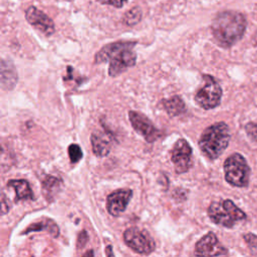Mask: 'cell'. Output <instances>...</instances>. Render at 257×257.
Masks as SVG:
<instances>
[{"label":"cell","mask_w":257,"mask_h":257,"mask_svg":"<svg viewBox=\"0 0 257 257\" xmlns=\"http://www.w3.org/2000/svg\"><path fill=\"white\" fill-rule=\"evenodd\" d=\"M247 26L245 16L238 11H223L214 18L211 30L218 45L228 48L238 42L244 35Z\"/></svg>","instance_id":"1"},{"label":"cell","mask_w":257,"mask_h":257,"mask_svg":"<svg viewBox=\"0 0 257 257\" xmlns=\"http://www.w3.org/2000/svg\"><path fill=\"white\" fill-rule=\"evenodd\" d=\"M135 45V41L109 43L95 54L94 62L101 63L109 61L108 74L110 76H117L135 65L137 60V54L133 50Z\"/></svg>","instance_id":"2"},{"label":"cell","mask_w":257,"mask_h":257,"mask_svg":"<svg viewBox=\"0 0 257 257\" xmlns=\"http://www.w3.org/2000/svg\"><path fill=\"white\" fill-rule=\"evenodd\" d=\"M230 130L227 123L220 121L208 126L199 140V147L210 160L219 158L230 142Z\"/></svg>","instance_id":"3"},{"label":"cell","mask_w":257,"mask_h":257,"mask_svg":"<svg viewBox=\"0 0 257 257\" xmlns=\"http://www.w3.org/2000/svg\"><path fill=\"white\" fill-rule=\"evenodd\" d=\"M208 215L212 222L226 228H232L247 218V215L229 199L211 203L208 208Z\"/></svg>","instance_id":"4"},{"label":"cell","mask_w":257,"mask_h":257,"mask_svg":"<svg viewBox=\"0 0 257 257\" xmlns=\"http://www.w3.org/2000/svg\"><path fill=\"white\" fill-rule=\"evenodd\" d=\"M226 181L234 187H247L250 178V168L245 158L235 153L229 156L224 163Z\"/></svg>","instance_id":"5"},{"label":"cell","mask_w":257,"mask_h":257,"mask_svg":"<svg viewBox=\"0 0 257 257\" xmlns=\"http://www.w3.org/2000/svg\"><path fill=\"white\" fill-rule=\"evenodd\" d=\"M205 84L198 90L195 101L204 109H212L218 106L222 98V88L218 81L211 75H204Z\"/></svg>","instance_id":"6"},{"label":"cell","mask_w":257,"mask_h":257,"mask_svg":"<svg viewBox=\"0 0 257 257\" xmlns=\"http://www.w3.org/2000/svg\"><path fill=\"white\" fill-rule=\"evenodd\" d=\"M125 244L139 254H150L156 248L154 239L146 230L133 227L128 228L123 233Z\"/></svg>","instance_id":"7"},{"label":"cell","mask_w":257,"mask_h":257,"mask_svg":"<svg viewBox=\"0 0 257 257\" xmlns=\"http://www.w3.org/2000/svg\"><path fill=\"white\" fill-rule=\"evenodd\" d=\"M128 117L134 130L139 135L144 137L147 142L154 143L160 138V131L151 122V120L146 115L135 110H130Z\"/></svg>","instance_id":"8"},{"label":"cell","mask_w":257,"mask_h":257,"mask_svg":"<svg viewBox=\"0 0 257 257\" xmlns=\"http://www.w3.org/2000/svg\"><path fill=\"white\" fill-rule=\"evenodd\" d=\"M191 156H192V148L189 143L180 139L174 145L172 150V162L175 166V171L178 174H183L187 172L191 167Z\"/></svg>","instance_id":"9"},{"label":"cell","mask_w":257,"mask_h":257,"mask_svg":"<svg viewBox=\"0 0 257 257\" xmlns=\"http://www.w3.org/2000/svg\"><path fill=\"white\" fill-rule=\"evenodd\" d=\"M195 248L196 255L219 256L228 254V250L219 242L217 236L213 232H209L202 237L196 243Z\"/></svg>","instance_id":"10"},{"label":"cell","mask_w":257,"mask_h":257,"mask_svg":"<svg viewBox=\"0 0 257 257\" xmlns=\"http://www.w3.org/2000/svg\"><path fill=\"white\" fill-rule=\"evenodd\" d=\"M27 21L40 32L46 36H50L54 33V23L50 17H48L44 12L37 9L36 7L30 6L25 13Z\"/></svg>","instance_id":"11"},{"label":"cell","mask_w":257,"mask_h":257,"mask_svg":"<svg viewBox=\"0 0 257 257\" xmlns=\"http://www.w3.org/2000/svg\"><path fill=\"white\" fill-rule=\"evenodd\" d=\"M133 197V191L130 189H119L107 196L106 199V209L108 213L113 216H119L128 205Z\"/></svg>","instance_id":"12"},{"label":"cell","mask_w":257,"mask_h":257,"mask_svg":"<svg viewBox=\"0 0 257 257\" xmlns=\"http://www.w3.org/2000/svg\"><path fill=\"white\" fill-rule=\"evenodd\" d=\"M92 151L97 157H104L108 155L110 151V142L109 139L99 132H94L90 137Z\"/></svg>","instance_id":"13"},{"label":"cell","mask_w":257,"mask_h":257,"mask_svg":"<svg viewBox=\"0 0 257 257\" xmlns=\"http://www.w3.org/2000/svg\"><path fill=\"white\" fill-rule=\"evenodd\" d=\"M17 72L12 63L2 61L1 65V85L3 89H12L17 83Z\"/></svg>","instance_id":"14"},{"label":"cell","mask_w":257,"mask_h":257,"mask_svg":"<svg viewBox=\"0 0 257 257\" xmlns=\"http://www.w3.org/2000/svg\"><path fill=\"white\" fill-rule=\"evenodd\" d=\"M7 186L14 189L16 193V201L34 199L33 192L30 188L29 183L26 180H11L7 183Z\"/></svg>","instance_id":"15"},{"label":"cell","mask_w":257,"mask_h":257,"mask_svg":"<svg viewBox=\"0 0 257 257\" xmlns=\"http://www.w3.org/2000/svg\"><path fill=\"white\" fill-rule=\"evenodd\" d=\"M42 230H46L54 238L58 237V234H59L58 226L56 225V223L53 220L47 219V218H45V219H43V220H41L39 222L31 224L30 226H28L23 231V234H28V233H31V232L42 231Z\"/></svg>","instance_id":"16"},{"label":"cell","mask_w":257,"mask_h":257,"mask_svg":"<svg viewBox=\"0 0 257 257\" xmlns=\"http://www.w3.org/2000/svg\"><path fill=\"white\" fill-rule=\"evenodd\" d=\"M162 105L170 116H177L186 111V105L183 99L178 95H174L171 98L163 99Z\"/></svg>","instance_id":"17"},{"label":"cell","mask_w":257,"mask_h":257,"mask_svg":"<svg viewBox=\"0 0 257 257\" xmlns=\"http://www.w3.org/2000/svg\"><path fill=\"white\" fill-rule=\"evenodd\" d=\"M43 192L45 197L48 199L51 198V194L57 192V188L60 186V181L52 176H47L43 181Z\"/></svg>","instance_id":"18"},{"label":"cell","mask_w":257,"mask_h":257,"mask_svg":"<svg viewBox=\"0 0 257 257\" xmlns=\"http://www.w3.org/2000/svg\"><path fill=\"white\" fill-rule=\"evenodd\" d=\"M142 18V10L139 7H134L131 10H128L124 16H123V22L126 25H135L138 22H140Z\"/></svg>","instance_id":"19"},{"label":"cell","mask_w":257,"mask_h":257,"mask_svg":"<svg viewBox=\"0 0 257 257\" xmlns=\"http://www.w3.org/2000/svg\"><path fill=\"white\" fill-rule=\"evenodd\" d=\"M68 156L71 163H77L82 158V151L76 144H71L68 147Z\"/></svg>","instance_id":"20"},{"label":"cell","mask_w":257,"mask_h":257,"mask_svg":"<svg viewBox=\"0 0 257 257\" xmlns=\"http://www.w3.org/2000/svg\"><path fill=\"white\" fill-rule=\"evenodd\" d=\"M247 136L254 142H257V122H248L245 125Z\"/></svg>","instance_id":"21"},{"label":"cell","mask_w":257,"mask_h":257,"mask_svg":"<svg viewBox=\"0 0 257 257\" xmlns=\"http://www.w3.org/2000/svg\"><path fill=\"white\" fill-rule=\"evenodd\" d=\"M88 240V235L85 230L81 231L77 237V248H82Z\"/></svg>","instance_id":"22"},{"label":"cell","mask_w":257,"mask_h":257,"mask_svg":"<svg viewBox=\"0 0 257 257\" xmlns=\"http://www.w3.org/2000/svg\"><path fill=\"white\" fill-rule=\"evenodd\" d=\"M105 4H108V5H111L113 7H116V8H120L122 7L126 2L127 0H102Z\"/></svg>","instance_id":"23"},{"label":"cell","mask_w":257,"mask_h":257,"mask_svg":"<svg viewBox=\"0 0 257 257\" xmlns=\"http://www.w3.org/2000/svg\"><path fill=\"white\" fill-rule=\"evenodd\" d=\"M1 209H2V212H1V215H4L6 214L8 211H9V206H8V201L5 199V196L4 194H2V201H1Z\"/></svg>","instance_id":"24"},{"label":"cell","mask_w":257,"mask_h":257,"mask_svg":"<svg viewBox=\"0 0 257 257\" xmlns=\"http://www.w3.org/2000/svg\"><path fill=\"white\" fill-rule=\"evenodd\" d=\"M110 250H111V246H109V245H108V246L106 247V253H105L107 256H111V255H113V253H112V252H110Z\"/></svg>","instance_id":"25"},{"label":"cell","mask_w":257,"mask_h":257,"mask_svg":"<svg viewBox=\"0 0 257 257\" xmlns=\"http://www.w3.org/2000/svg\"><path fill=\"white\" fill-rule=\"evenodd\" d=\"M83 255H84V256H87V255H93V252H92V251H89V252H86V253H84Z\"/></svg>","instance_id":"26"}]
</instances>
